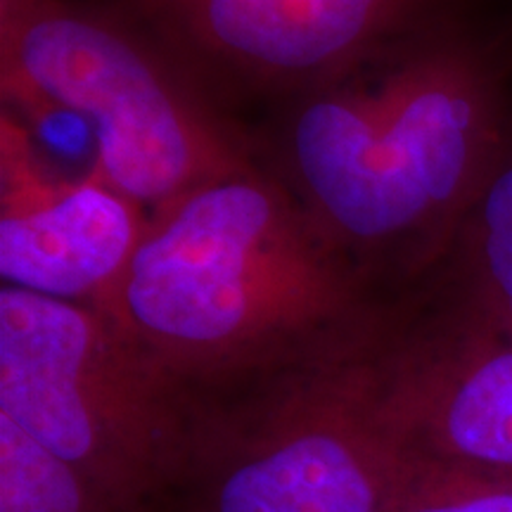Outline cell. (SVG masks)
Instances as JSON below:
<instances>
[{
    "label": "cell",
    "instance_id": "7a4b0ae2",
    "mask_svg": "<svg viewBox=\"0 0 512 512\" xmlns=\"http://www.w3.org/2000/svg\"><path fill=\"white\" fill-rule=\"evenodd\" d=\"M505 138L486 57L411 34L297 95L278 178L363 271L425 266L456 242Z\"/></svg>",
    "mask_w": 512,
    "mask_h": 512
},
{
    "label": "cell",
    "instance_id": "8992f818",
    "mask_svg": "<svg viewBox=\"0 0 512 512\" xmlns=\"http://www.w3.org/2000/svg\"><path fill=\"white\" fill-rule=\"evenodd\" d=\"M197 83L302 95L415 34L434 0H107Z\"/></svg>",
    "mask_w": 512,
    "mask_h": 512
},
{
    "label": "cell",
    "instance_id": "52a82bcc",
    "mask_svg": "<svg viewBox=\"0 0 512 512\" xmlns=\"http://www.w3.org/2000/svg\"><path fill=\"white\" fill-rule=\"evenodd\" d=\"M375 358L408 460L512 479V335L453 297L432 316L392 313Z\"/></svg>",
    "mask_w": 512,
    "mask_h": 512
},
{
    "label": "cell",
    "instance_id": "3957f363",
    "mask_svg": "<svg viewBox=\"0 0 512 512\" xmlns=\"http://www.w3.org/2000/svg\"><path fill=\"white\" fill-rule=\"evenodd\" d=\"M0 67L5 100L86 121L93 171L147 216L256 164L200 83L107 0H0Z\"/></svg>",
    "mask_w": 512,
    "mask_h": 512
},
{
    "label": "cell",
    "instance_id": "ba28073f",
    "mask_svg": "<svg viewBox=\"0 0 512 512\" xmlns=\"http://www.w3.org/2000/svg\"><path fill=\"white\" fill-rule=\"evenodd\" d=\"M136 202L91 169L64 181L43 166L24 128H0V278L3 285L105 309L143 238Z\"/></svg>",
    "mask_w": 512,
    "mask_h": 512
},
{
    "label": "cell",
    "instance_id": "277c9868",
    "mask_svg": "<svg viewBox=\"0 0 512 512\" xmlns=\"http://www.w3.org/2000/svg\"><path fill=\"white\" fill-rule=\"evenodd\" d=\"M0 415L126 512L188 479L197 396L95 306L0 287Z\"/></svg>",
    "mask_w": 512,
    "mask_h": 512
},
{
    "label": "cell",
    "instance_id": "6da1fadb",
    "mask_svg": "<svg viewBox=\"0 0 512 512\" xmlns=\"http://www.w3.org/2000/svg\"><path fill=\"white\" fill-rule=\"evenodd\" d=\"M100 311L192 394L342 349L389 316L370 273L259 164L155 211Z\"/></svg>",
    "mask_w": 512,
    "mask_h": 512
},
{
    "label": "cell",
    "instance_id": "5b68a950",
    "mask_svg": "<svg viewBox=\"0 0 512 512\" xmlns=\"http://www.w3.org/2000/svg\"><path fill=\"white\" fill-rule=\"evenodd\" d=\"M384 323L342 349L195 394L178 512H387L408 458L382 406Z\"/></svg>",
    "mask_w": 512,
    "mask_h": 512
},
{
    "label": "cell",
    "instance_id": "9c48e42d",
    "mask_svg": "<svg viewBox=\"0 0 512 512\" xmlns=\"http://www.w3.org/2000/svg\"><path fill=\"white\" fill-rule=\"evenodd\" d=\"M453 297L512 335V140L498 155L482 192L458 230Z\"/></svg>",
    "mask_w": 512,
    "mask_h": 512
},
{
    "label": "cell",
    "instance_id": "8fae6325",
    "mask_svg": "<svg viewBox=\"0 0 512 512\" xmlns=\"http://www.w3.org/2000/svg\"><path fill=\"white\" fill-rule=\"evenodd\" d=\"M387 512H512V479L408 460Z\"/></svg>",
    "mask_w": 512,
    "mask_h": 512
},
{
    "label": "cell",
    "instance_id": "30bf717a",
    "mask_svg": "<svg viewBox=\"0 0 512 512\" xmlns=\"http://www.w3.org/2000/svg\"><path fill=\"white\" fill-rule=\"evenodd\" d=\"M0 512H126L53 451L0 415Z\"/></svg>",
    "mask_w": 512,
    "mask_h": 512
}]
</instances>
